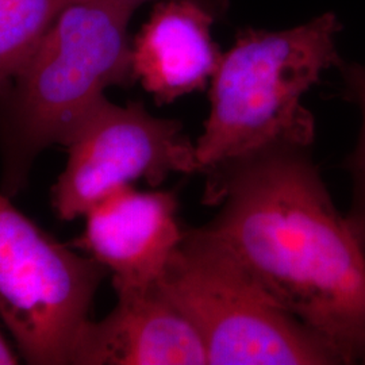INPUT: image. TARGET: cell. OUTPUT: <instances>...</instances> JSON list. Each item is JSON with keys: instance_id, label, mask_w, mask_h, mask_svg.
<instances>
[{"instance_id": "cell-10", "label": "cell", "mask_w": 365, "mask_h": 365, "mask_svg": "<svg viewBox=\"0 0 365 365\" xmlns=\"http://www.w3.org/2000/svg\"><path fill=\"white\" fill-rule=\"evenodd\" d=\"M72 0H0V95Z\"/></svg>"}, {"instance_id": "cell-11", "label": "cell", "mask_w": 365, "mask_h": 365, "mask_svg": "<svg viewBox=\"0 0 365 365\" xmlns=\"http://www.w3.org/2000/svg\"><path fill=\"white\" fill-rule=\"evenodd\" d=\"M341 69L349 96L361 110L359 141L346 163L353 180L352 206L346 218L365 247V66H342Z\"/></svg>"}, {"instance_id": "cell-7", "label": "cell", "mask_w": 365, "mask_h": 365, "mask_svg": "<svg viewBox=\"0 0 365 365\" xmlns=\"http://www.w3.org/2000/svg\"><path fill=\"white\" fill-rule=\"evenodd\" d=\"M178 209L173 191L118 188L84 214V230L73 245L111 274L117 294L149 287L185 233Z\"/></svg>"}, {"instance_id": "cell-12", "label": "cell", "mask_w": 365, "mask_h": 365, "mask_svg": "<svg viewBox=\"0 0 365 365\" xmlns=\"http://www.w3.org/2000/svg\"><path fill=\"white\" fill-rule=\"evenodd\" d=\"M115 1L129 7L133 11H135L140 6H143L145 3H149V1H156L157 3V1H161V0H115ZM194 1L200 3L206 9L211 10L218 18L226 13V10H227V1L226 0H194Z\"/></svg>"}, {"instance_id": "cell-2", "label": "cell", "mask_w": 365, "mask_h": 365, "mask_svg": "<svg viewBox=\"0 0 365 365\" xmlns=\"http://www.w3.org/2000/svg\"><path fill=\"white\" fill-rule=\"evenodd\" d=\"M133 14L115 0H72L0 95L6 195L24 188L43 150L68 144L107 88L134 83Z\"/></svg>"}, {"instance_id": "cell-4", "label": "cell", "mask_w": 365, "mask_h": 365, "mask_svg": "<svg viewBox=\"0 0 365 365\" xmlns=\"http://www.w3.org/2000/svg\"><path fill=\"white\" fill-rule=\"evenodd\" d=\"M153 284L195 327L209 364H344L205 227L185 230Z\"/></svg>"}, {"instance_id": "cell-1", "label": "cell", "mask_w": 365, "mask_h": 365, "mask_svg": "<svg viewBox=\"0 0 365 365\" xmlns=\"http://www.w3.org/2000/svg\"><path fill=\"white\" fill-rule=\"evenodd\" d=\"M205 226L287 312L365 364V247L307 149H274L205 173Z\"/></svg>"}, {"instance_id": "cell-5", "label": "cell", "mask_w": 365, "mask_h": 365, "mask_svg": "<svg viewBox=\"0 0 365 365\" xmlns=\"http://www.w3.org/2000/svg\"><path fill=\"white\" fill-rule=\"evenodd\" d=\"M106 274L0 192V318L26 363L75 364Z\"/></svg>"}, {"instance_id": "cell-6", "label": "cell", "mask_w": 365, "mask_h": 365, "mask_svg": "<svg viewBox=\"0 0 365 365\" xmlns=\"http://www.w3.org/2000/svg\"><path fill=\"white\" fill-rule=\"evenodd\" d=\"M68 160L52 191L53 209L73 221L111 191L170 173H197L195 144L175 119L152 115L141 102L102 99L66 145Z\"/></svg>"}, {"instance_id": "cell-3", "label": "cell", "mask_w": 365, "mask_h": 365, "mask_svg": "<svg viewBox=\"0 0 365 365\" xmlns=\"http://www.w3.org/2000/svg\"><path fill=\"white\" fill-rule=\"evenodd\" d=\"M341 29L336 14L324 13L286 30L238 31L210 81L197 173L267 150L312 146L315 120L302 101L327 71L344 66Z\"/></svg>"}, {"instance_id": "cell-13", "label": "cell", "mask_w": 365, "mask_h": 365, "mask_svg": "<svg viewBox=\"0 0 365 365\" xmlns=\"http://www.w3.org/2000/svg\"><path fill=\"white\" fill-rule=\"evenodd\" d=\"M19 356L14 352L13 348L9 345L7 339L0 331V365L18 364Z\"/></svg>"}, {"instance_id": "cell-8", "label": "cell", "mask_w": 365, "mask_h": 365, "mask_svg": "<svg viewBox=\"0 0 365 365\" xmlns=\"http://www.w3.org/2000/svg\"><path fill=\"white\" fill-rule=\"evenodd\" d=\"M117 298L111 313L90 322L75 365L209 364L195 327L155 284Z\"/></svg>"}, {"instance_id": "cell-9", "label": "cell", "mask_w": 365, "mask_h": 365, "mask_svg": "<svg viewBox=\"0 0 365 365\" xmlns=\"http://www.w3.org/2000/svg\"><path fill=\"white\" fill-rule=\"evenodd\" d=\"M218 16L194 0L157 1L131 41V69L157 105L203 91L222 53L211 37Z\"/></svg>"}]
</instances>
